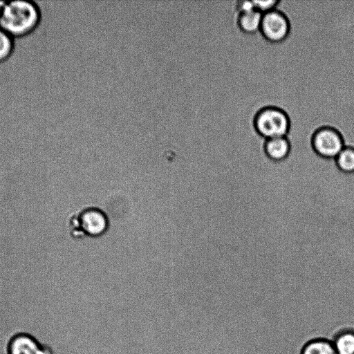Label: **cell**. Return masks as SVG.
Here are the masks:
<instances>
[{
	"mask_svg": "<svg viewBox=\"0 0 354 354\" xmlns=\"http://www.w3.org/2000/svg\"><path fill=\"white\" fill-rule=\"evenodd\" d=\"M40 10L32 1H4L0 8V28L12 37L31 32L39 24Z\"/></svg>",
	"mask_w": 354,
	"mask_h": 354,
	"instance_id": "cell-1",
	"label": "cell"
},
{
	"mask_svg": "<svg viewBox=\"0 0 354 354\" xmlns=\"http://www.w3.org/2000/svg\"><path fill=\"white\" fill-rule=\"evenodd\" d=\"M110 227L106 212L95 206H87L70 215L68 229L73 239L98 238L106 233Z\"/></svg>",
	"mask_w": 354,
	"mask_h": 354,
	"instance_id": "cell-2",
	"label": "cell"
},
{
	"mask_svg": "<svg viewBox=\"0 0 354 354\" xmlns=\"http://www.w3.org/2000/svg\"><path fill=\"white\" fill-rule=\"evenodd\" d=\"M253 127L257 134L264 140L288 136L290 120L283 109L268 105L261 108L255 113Z\"/></svg>",
	"mask_w": 354,
	"mask_h": 354,
	"instance_id": "cell-3",
	"label": "cell"
},
{
	"mask_svg": "<svg viewBox=\"0 0 354 354\" xmlns=\"http://www.w3.org/2000/svg\"><path fill=\"white\" fill-rule=\"evenodd\" d=\"M344 147V136L335 127L322 126L312 133L311 149L321 158L334 160Z\"/></svg>",
	"mask_w": 354,
	"mask_h": 354,
	"instance_id": "cell-4",
	"label": "cell"
},
{
	"mask_svg": "<svg viewBox=\"0 0 354 354\" xmlns=\"http://www.w3.org/2000/svg\"><path fill=\"white\" fill-rule=\"evenodd\" d=\"M290 31L288 16L277 8L263 14L260 28L262 36L272 43L285 40Z\"/></svg>",
	"mask_w": 354,
	"mask_h": 354,
	"instance_id": "cell-5",
	"label": "cell"
},
{
	"mask_svg": "<svg viewBox=\"0 0 354 354\" xmlns=\"http://www.w3.org/2000/svg\"><path fill=\"white\" fill-rule=\"evenodd\" d=\"M8 354H51L50 348L42 346L32 335L20 333L10 339Z\"/></svg>",
	"mask_w": 354,
	"mask_h": 354,
	"instance_id": "cell-6",
	"label": "cell"
},
{
	"mask_svg": "<svg viewBox=\"0 0 354 354\" xmlns=\"http://www.w3.org/2000/svg\"><path fill=\"white\" fill-rule=\"evenodd\" d=\"M262 149L265 156L274 162H281L292 153V144L288 136L264 140Z\"/></svg>",
	"mask_w": 354,
	"mask_h": 354,
	"instance_id": "cell-7",
	"label": "cell"
},
{
	"mask_svg": "<svg viewBox=\"0 0 354 354\" xmlns=\"http://www.w3.org/2000/svg\"><path fill=\"white\" fill-rule=\"evenodd\" d=\"M262 17L263 14L255 8L238 13V27L244 33L254 34L260 31Z\"/></svg>",
	"mask_w": 354,
	"mask_h": 354,
	"instance_id": "cell-8",
	"label": "cell"
},
{
	"mask_svg": "<svg viewBox=\"0 0 354 354\" xmlns=\"http://www.w3.org/2000/svg\"><path fill=\"white\" fill-rule=\"evenodd\" d=\"M338 169L344 173L354 172V148L345 146L334 159Z\"/></svg>",
	"mask_w": 354,
	"mask_h": 354,
	"instance_id": "cell-9",
	"label": "cell"
},
{
	"mask_svg": "<svg viewBox=\"0 0 354 354\" xmlns=\"http://www.w3.org/2000/svg\"><path fill=\"white\" fill-rule=\"evenodd\" d=\"M302 354H337L333 342L326 339H315L308 343Z\"/></svg>",
	"mask_w": 354,
	"mask_h": 354,
	"instance_id": "cell-10",
	"label": "cell"
},
{
	"mask_svg": "<svg viewBox=\"0 0 354 354\" xmlns=\"http://www.w3.org/2000/svg\"><path fill=\"white\" fill-rule=\"evenodd\" d=\"M333 344L337 354H354V331H345L339 334Z\"/></svg>",
	"mask_w": 354,
	"mask_h": 354,
	"instance_id": "cell-11",
	"label": "cell"
},
{
	"mask_svg": "<svg viewBox=\"0 0 354 354\" xmlns=\"http://www.w3.org/2000/svg\"><path fill=\"white\" fill-rule=\"evenodd\" d=\"M13 46L12 37L0 28V62L5 61L10 56Z\"/></svg>",
	"mask_w": 354,
	"mask_h": 354,
	"instance_id": "cell-12",
	"label": "cell"
},
{
	"mask_svg": "<svg viewBox=\"0 0 354 354\" xmlns=\"http://www.w3.org/2000/svg\"><path fill=\"white\" fill-rule=\"evenodd\" d=\"M254 8L257 10L262 14L266 13L269 11L277 8L279 1L277 0H267V1H253Z\"/></svg>",
	"mask_w": 354,
	"mask_h": 354,
	"instance_id": "cell-13",
	"label": "cell"
},
{
	"mask_svg": "<svg viewBox=\"0 0 354 354\" xmlns=\"http://www.w3.org/2000/svg\"><path fill=\"white\" fill-rule=\"evenodd\" d=\"M253 1H238L236 4V9L238 13L254 9Z\"/></svg>",
	"mask_w": 354,
	"mask_h": 354,
	"instance_id": "cell-14",
	"label": "cell"
}]
</instances>
